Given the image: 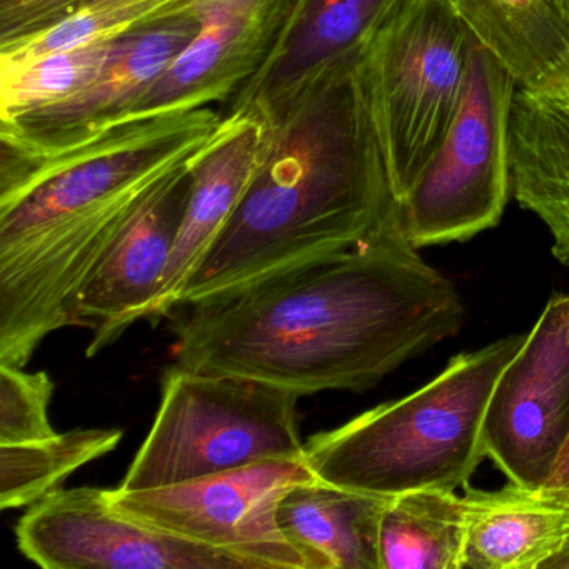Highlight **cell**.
Listing matches in <instances>:
<instances>
[{
    "label": "cell",
    "mask_w": 569,
    "mask_h": 569,
    "mask_svg": "<svg viewBox=\"0 0 569 569\" xmlns=\"http://www.w3.org/2000/svg\"><path fill=\"white\" fill-rule=\"evenodd\" d=\"M462 322L455 282L406 239L395 201L359 244L192 306L176 365L299 396L362 392Z\"/></svg>",
    "instance_id": "obj_1"
},
{
    "label": "cell",
    "mask_w": 569,
    "mask_h": 569,
    "mask_svg": "<svg viewBox=\"0 0 569 569\" xmlns=\"http://www.w3.org/2000/svg\"><path fill=\"white\" fill-rule=\"evenodd\" d=\"M362 54L326 72L264 121L261 166L179 306L201 305L352 248L395 204Z\"/></svg>",
    "instance_id": "obj_2"
},
{
    "label": "cell",
    "mask_w": 569,
    "mask_h": 569,
    "mask_svg": "<svg viewBox=\"0 0 569 569\" xmlns=\"http://www.w3.org/2000/svg\"><path fill=\"white\" fill-rule=\"evenodd\" d=\"M525 338L462 352L418 391L312 436L305 442L309 468L329 485L385 498L466 488L486 458L489 399Z\"/></svg>",
    "instance_id": "obj_3"
},
{
    "label": "cell",
    "mask_w": 569,
    "mask_h": 569,
    "mask_svg": "<svg viewBox=\"0 0 569 569\" xmlns=\"http://www.w3.org/2000/svg\"><path fill=\"white\" fill-rule=\"evenodd\" d=\"M475 42L449 0H406L362 54L396 202L409 194L458 114Z\"/></svg>",
    "instance_id": "obj_4"
},
{
    "label": "cell",
    "mask_w": 569,
    "mask_h": 569,
    "mask_svg": "<svg viewBox=\"0 0 569 569\" xmlns=\"http://www.w3.org/2000/svg\"><path fill=\"white\" fill-rule=\"evenodd\" d=\"M289 389L174 365L154 425L132 459L126 491L162 488L274 458H305Z\"/></svg>",
    "instance_id": "obj_5"
},
{
    "label": "cell",
    "mask_w": 569,
    "mask_h": 569,
    "mask_svg": "<svg viewBox=\"0 0 569 569\" xmlns=\"http://www.w3.org/2000/svg\"><path fill=\"white\" fill-rule=\"evenodd\" d=\"M511 72L478 41L468 86L445 141L398 202L406 239L416 249L468 241L498 226L511 194Z\"/></svg>",
    "instance_id": "obj_6"
},
{
    "label": "cell",
    "mask_w": 569,
    "mask_h": 569,
    "mask_svg": "<svg viewBox=\"0 0 569 569\" xmlns=\"http://www.w3.org/2000/svg\"><path fill=\"white\" fill-rule=\"evenodd\" d=\"M318 476L306 458H274L162 488L109 489L119 511L248 559L256 569H308L278 525V506Z\"/></svg>",
    "instance_id": "obj_7"
},
{
    "label": "cell",
    "mask_w": 569,
    "mask_h": 569,
    "mask_svg": "<svg viewBox=\"0 0 569 569\" xmlns=\"http://www.w3.org/2000/svg\"><path fill=\"white\" fill-rule=\"evenodd\" d=\"M569 439V295H555L496 382L482 442L512 485L538 492Z\"/></svg>",
    "instance_id": "obj_8"
},
{
    "label": "cell",
    "mask_w": 569,
    "mask_h": 569,
    "mask_svg": "<svg viewBox=\"0 0 569 569\" xmlns=\"http://www.w3.org/2000/svg\"><path fill=\"white\" fill-rule=\"evenodd\" d=\"M19 549L44 569H256L248 559L146 525L109 489H59L16 526Z\"/></svg>",
    "instance_id": "obj_9"
},
{
    "label": "cell",
    "mask_w": 569,
    "mask_h": 569,
    "mask_svg": "<svg viewBox=\"0 0 569 569\" xmlns=\"http://www.w3.org/2000/svg\"><path fill=\"white\" fill-rule=\"evenodd\" d=\"M198 2L121 36L98 78L72 98L0 119V152L49 158L81 148L119 128L149 86L198 34Z\"/></svg>",
    "instance_id": "obj_10"
},
{
    "label": "cell",
    "mask_w": 569,
    "mask_h": 569,
    "mask_svg": "<svg viewBox=\"0 0 569 569\" xmlns=\"http://www.w3.org/2000/svg\"><path fill=\"white\" fill-rule=\"evenodd\" d=\"M194 158L176 168L151 192L76 295L71 326L91 331L88 358L121 338L134 322L152 319L188 206Z\"/></svg>",
    "instance_id": "obj_11"
},
{
    "label": "cell",
    "mask_w": 569,
    "mask_h": 569,
    "mask_svg": "<svg viewBox=\"0 0 569 569\" xmlns=\"http://www.w3.org/2000/svg\"><path fill=\"white\" fill-rule=\"evenodd\" d=\"M292 0H199L201 29L121 126L226 106L264 66Z\"/></svg>",
    "instance_id": "obj_12"
},
{
    "label": "cell",
    "mask_w": 569,
    "mask_h": 569,
    "mask_svg": "<svg viewBox=\"0 0 569 569\" xmlns=\"http://www.w3.org/2000/svg\"><path fill=\"white\" fill-rule=\"evenodd\" d=\"M406 0H292L278 41L258 74L222 116L276 118L309 86L359 58Z\"/></svg>",
    "instance_id": "obj_13"
},
{
    "label": "cell",
    "mask_w": 569,
    "mask_h": 569,
    "mask_svg": "<svg viewBox=\"0 0 569 569\" xmlns=\"http://www.w3.org/2000/svg\"><path fill=\"white\" fill-rule=\"evenodd\" d=\"M266 134L258 116H224L218 134L196 156L188 206L152 319L164 318L179 306L189 279L251 186L264 156Z\"/></svg>",
    "instance_id": "obj_14"
},
{
    "label": "cell",
    "mask_w": 569,
    "mask_h": 569,
    "mask_svg": "<svg viewBox=\"0 0 569 569\" xmlns=\"http://www.w3.org/2000/svg\"><path fill=\"white\" fill-rule=\"evenodd\" d=\"M511 194L548 228L552 256L569 266V81L518 88L512 102Z\"/></svg>",
    "instance_id": "obj_15"
},
{
    "label": "cell",
    "mask_w": 569,
    "mask_h": 569,
    "mask_svg": "<svg viewBox=\"0 0 569 569\" xmlns=\"http://www.w3.org/2000/svg\"><path fill=\"white\" fill-rule=\"evenodd\" d=\"M465 499V569H546L568 539V506L521 486H466Z\"/></svg>",
    "instance_id": "obj_16"
},
{
    "label": "cell",
    "mask_w": 569,
    "mask_h": 569,
    "mask_svg": "<svg viewBox=\"0 0 569 569\" xmlns=\"http://www.w3.org/2000/svg\"><path fill=\"white\" fill-rule=\"evenodd\" d=\"M388 499L316 478L281 499L278 525L308 569H379V521Z\"/></svg>",
    "instance_id": "obj_17"
},
{
    "label": "cell",
    "mask_w": 569,
    "mask_h": 569,
    "mask_svg": "<svg viewBox=\"0 0 569 569\" xmlns=\"http://www.w3.org/2000/svg\"><path fill=\"white\" fill-rule=\"evenodd\" d=\"M476 41L521 89L569 81V18L562 0H449Z\"/></svg>",
    "instance_id": "obj_18"
},
{
    "label": "cell",
    "mask_w": 569,
    "mask_h": 569,
    "mask_svg": "<svg viewBox=\"0 0 569 569\" xmlns=\"http://www.w3.org/2000/svg\"><path fill=\"white\" fill-rule=\"evenodd\" d=\"M466 499L446 489L391 496L379 521V569H465Z\"/></svg>",
    "instance_id": "obj_19"
},
{
    "label": "cell",
    "mask_w": 569,
    "mask_h": 569,
    "mask_svg": "<svg viewBox=\"0 0 569 569\" xmlns=\"http://www.w3.org/2000/svg\"><path fill=\"white\" fill-rule=\"evenodd\" d=\"M121 429H74L41 441L0 445V508L34 506L82 466L114 451Z\"/></svg>",
    "instance_id": "obj_20"
},
{
    "label": "cell",
    "mask_w": 569,
    "mask_h": 569,
    "mask_svg": "<svg viewBox=\"0 0 569 569\" xmlns=\"http://www.w3.org/2000/svg\"><path fill=\"white\" fill-rule=\"evenodd\" d=\"M118 39L44 56L24 68L0 72V119L58 104L91 84Z\"/></svg>",
    "instance_id": "obj_21"
},
{
    "label": "cell",
    "mask_w": 569,
    "mask_h": 569,
    "mask_svg": "<svg viewBox=\"0 0 569 569\" xmlns=\"http://www.w3.org/2000/svg\"><path fill=\"white\" fill-rule=\"evenodd\" d=\"M54 382L48 372L0 365V445L41 441L56 435L48 409Z\"/></svg>",
    "instance_id": "obj_22"
},
{
    "label": "cell",
    "mask_w": 569,
    "mask_h": 569,
    "mask_svg": "<svg viewBox=\"0 0 569 569\" xmlns=\"http://www.w3.org/2000/svg\"><path fill=\"white\" fill-rule=\"evenodd\" d=\"M92 0H0V48L34 38Z\"/></svg>",
    "instance_id": "obj_23"
},
{
    "label": "cell",
    "mask_w": 569,
    "mask_h": 569,
    "mask_svg": "<svg viewBox=\"0 0 569 569\" xmlns=\"http://www.w3.org/2000/svg\"><path fill=\"white\" fill-rule=\"evenodd\" d=\"M538 495L549 501L559 502V505L569 508V439L549 476L548 482L539 489Z\"/></svg>",
    "instance_id": "obj_24"
},
{
    "label": "cell",
    "mask_w": 569,
    "mask_h": 569,
    "mask_svg": "<svg viewBox=\"0 0 569 569\" xmlns=\"http://www.w3.org/2000/svg\"><path fill=\"white\" fill-rule=\"evenodd\" d=\"M546 569H569V536L562 546L561 552L548 562Z\"/></svg>",
    "instance_id": "obj_25"
},
{
    "label": "cell",
    "mask_w": 569,
    "mask_h": 569,
    "mask_svg": "<svg viewBox=\"0 0 569 569\" xmlns=\"http://www.w3.org/2000/svg\"><path fill=\"white\" fill-rule=\"evenodd\" d=\"M114 2H122V0H92L91 4H114Z\"/></svg>",
    "instance_id": "obj_26"
},
{
    "label": "cell",
    "mask_w": 569,
    "mask_h": 569,
    "mask_svg": "<svg viewBox=\"0 0 569 569\" xmlns=\"http://www.w3.org/2000/svg\"><path fill=\"white\" fill-rule=\"evenodd\" d=\"M562 2H565L566 12H568L569 18V0H562Z\"/></svg>",
    "instance_id": "obj_27"
}]
</instances>
